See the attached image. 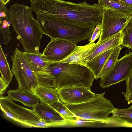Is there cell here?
Instances as JSON below:
<instances>
[{"label": "cell", "mask_w": 132, "mask_h": 132, "mask_svg": "<svg viewBox=\"0 0 132 132\" xmlns=\"http://www.w3.org/2000/svg\"><path fill=\"white\" fill-rule=\"evenodd\" d=\"M22 53L36 73L44 71L48 62L43 57L42 53L22 52Z\"/></svg>", "instance_id": "obj_18"}, {"label": "cell", "mask_w": 132, "mask_h": 132, "mask_svg": "<svg viewBox=\"0 0 132 132\" xmlns=\"http://www.w3.org/2000/svg\"><path fill=\"white\" fill-rule=\"evenodd\" d=\"M11 71L18 84V89L32 92L39 85L35 71L32 68L22 52L16 48L11 56Z\"/></svg>", "instance_id": "obj_7"}, {"label": "cell", "mask_w": 132, "mask_h": 132, "mask_svg": "<svg viewBox=\"0 0 132 132\" xmlns=\"http://www.w3.org/2000/svg\"><path fill=\"white\" fill-rule=\"evenodd\" d=\"M51 105L65 119L67 120L76 119V116L60 101L54 103Z\"/></svg>", "instance_id": "obj_25"}, {"label": "cell", "mask_w": 132, "mask_h": 132, "mask_svg": "<svg viewBox=\"0 0 132 132\" xmlns=\"http://www.w3.org/2000/svg\"><path fill=\"white\" fill-rule=\"evenodd\" d=\"M68 121V124L76 127L86 126H92L96 123H101L95 121L79 118H77L75 120Z\"/></svg>", "instance_id": "obj_27"}, {"label": "cell", "mask_w": 132, "mask_h": 132, "mask_svg": "<svg viewBox=\"0 0 132 132\" xmlns=\"http://www.w3.org/2000/svg\"><path fill=\"white\" fill-rule=\"evenodd\" d=\"M42 103L51 105L60 101L57 89L39 85L32 91Z\"/></svg>", "instance_id": "obj_16"}, {"label": "cell", "mask_w": 132, "mask_h": 132, "mask_svg": "<svg viewBox=\"0 0 132 132\" xmlns=\"http://www.w3.org/2000/svg\"><path fill=\"white\" fill-rule=\"evenodd\" d=\"M9 84L1 77H0V97L3 96Z\"/></svg>", "instance_id": "obj_29"}, {"label": "cell", "mask_w": 132, "mask_h": 132, "mask_svg": "<svg viewBox=\"0 0 132 132\" xmlns=\"http://www.w3.org/2000/svg\"><path fill=\"white\" fill-rule=\"evenodd\" d=\"M132 6V0H118Z\"/></svg>", "instance_id": "obj_30"}, {"label": "cell", "mask_w": 132, "mask_h": 132, "mask_svg": "<svg viewBox=\"0 0 132 132\" xmlns=\"http://www.w3.org/2000/svg\"><path fill=\"white\" fill-rule=\"evenodd\" d=\"M8 10L11 24L24 51L40 53L41 38L45 33L38 21L34 18L31 7L17 3Z\"/></svg>", "instance_id": "obj_3"}, {"label": "cell", "mask_w": 132, "mask_h": 132, "mask_svg": "<svg viewBox=\"0 0 132 132\" xmlns=\"http://www.w3.org/2000/svg\"><path fill=\"white\" fill-rule=\"evenodd\" d=\"M90 88L76 85L61 87L57 89L60 101L64 104H75L90 100L96 96Z\"/></svg>", "instance_id": "obj_10"}, {"label": "cell", "mask_w": 132, "mask_h": 132, "mask_svg": "<svg viewBox=\"0 0 132 132\" xmlns=\"http://www.w3.org/2000/svg\"><path fill=\"white\" fill-rule=\"evenodd\" d=\"M126 91L122 92L125 98V100L128 104L132 103V71L125 80ZM132 107V105L131 106Z\"/></svg>", "instance_id": "obj_26"}, {"label": "cell", "mask_w": 132, "mask_h": 132, "mask_svg": "<svg viewBox=\"0 0 132 132\" xmlns=\"http://www.w3.org/2000/svg\"><path fill=\"white\" fill-rule=\"evenodd\" d=\"M3 3L5 5L8 3L10 0H2Z\"/></svg>", "instance_id": "obj_31"}, {"label": "cell", "mask_w": 132, "mask_h": 132, "mask_svg": "<svg viewBox=\"0 0 132 132\" xmlns=\"http://www.w3.org/2000/svg\"><path fill=\"white\" fill-rule=\"evenodd\" d=\"M36 13L45 35L51 39L67 40L76 44L88 39L96 26L80 25L52 15Z\"/></svg>", "instance_id": "obj_4"}, {"label": "cell", "mask_w": 132, "mask_h": 132, "mask_svg": "<svg viewBox=\"0 0 132 132\" xmlns=\"http://www.w3.org/2000/svg\"><path fill=\"white\" fill-rule=\"evenodd\" d=\"M101 31V25L100 24L96 25V27L92 33L90 37L88 39L89 43L94 42L99 38Z\"/></svg>", "instance_id": "obj_28"}, {"label": "cell", "mask_w": 132, "mask_h": 132, "mask_svg": "<svg viewBox=\"0 0 132 132\" xmlns=\"http://www.w3.org/2000/svg\"><path fill=\"white\" fill-rule=\"evenodd\" d=\"M8 96L13 100L20 102L26 107L33 108L39 103V99L32 92L18 89L7 91Z\"/></svg>", "instance_id": "obj_14"}, {"label": "cell", "mask_w": 132, "mask_h": 132, "mask_svg": "<svg viewBox=\"0 0 132 132\" xmlns=\"http://www.w3.org/2000/svg\"><path fill=\"white\" fill-rule=\"evenodd\" d=\"M98 3L104 8L114 10L126 14H132V6L118 0H98Z\"/></svg>", "instance_id": "obj_20"}, {"label": "cell", "mask_w": 132, "mask_h": 132, "mask_svg": "<svg viewBox=\"0 0 132 132\" xmlns=\"http://www.w3.org/2000/svg\"><path fill=\"white\" fill-rule=\"evenodd\" d=\"M132 71V52L129 51L118 59L114 66L105 76L101 78L100 86L103 88L125 80Z\"/></svg>", "instance_id": "obj_9"}, {"label": "cell", "mask_w": 132, "mask_h": 132, "mask_svg": "<svg viewBox=\"0 0 132 132\" xmlns=\"http://www.w3.org/2000/svg\"><path fill=\"white\" fill-rule=\"evenodd\" d=\"M121 37V46L132 50V18L122 31Z\"/></svg>", "instance_id": "obj_24"}, {"label": "cell", "mask_w": 132, "mask_h": 132, "mask_svg": "<svg viewBox=\"0 0 132 132\" xmlns=\"http://www.w3.org/2000/svg\"><path fill=\"white\" fill-rule=\"evenodd\" d=\"M36 74L39 85L56 89L71 85L90 88L95 79L85 65L59 62H48L44 71Z\"/></svg>", "instance_id": "obj_2"}, {"label": "cell", "mask_w": 132, "mask_h": 132, "mask_svg": "<svg viewBox=\"0 0 132 132\" xmlns=\"http://www.w3.org/2000/svg\"><path fill=\"white\" fill-rule=\"evenodd\" d=\"M10 24L9 10L2 0H0V29L3 36V43L5 45H7L11 39Z\"/></svg>", "instance_id": "obj_17"}, {"label": "cell", "mask_w": 132, "mask_h": 132, "mask_svg": "<svg viewBox=\"0 0 132 132\" xmlns=\"http://www.w3.org/2000/svg\"><path fill=\"white\" fill-rule=\"evenodd\" d=\"M32 108L40 118L50 127L68 124V120L64 119L50 105L41 102Z\"/></svg>", "instance_id": "obj_12"}, {"label": "cell", "mask_w": 132, "mask_h": 132, "mask_svg": "<svg viewBox=\"0 0 132 132\" xmlns=\"http://www.w3.org/2000/svg\"><path fill=\"white\" fill-rule=\"evenodd\" d=\"M112 115L118 118L121 121L122 127H132V107L124 109L116 108Z\"/></svg>", "instance_id": "obj_21"}, {"label": "cell", "mask_w": 132, "mask_h": 132, "mask_svg": "<svg viewBox=\"0 0 132 132\" xmlns=\"http://www.w3.org/2000/svg\"><path fill=\"white\" fill-rule=\"evenodd\" d=\"M115 48L109 50L97 55L87 62L84 65L93 73L95 79L97 80L98 79V76L102 69Z\"/></svg>", "instance_id": "obj_15"}, {"label": "cell", "mask_w": 132, "mask_h": 132, "mask_svg": "<svg viewBox=\"0 0 132 132\" xmlns=\"http://www.w3.org/2000/svg\"><path fill=\"white\" fill-rule=\"evenodd\" d=\"M121 31L114 36L96 45L81 58L79 64L85 65L88 61L97 55L110 49L120 46L121 42Z\"/></svg>", "instance_id": "obj_13"}, {"label": "cell", "mask_w": 132, "mask_h": 132, "mask_svg": "<svg viewBox=\"0 0 132 132\" xmlns=\"http://www.w3.org/2000/svg\"><path fill=\"white\" fill-rule=\"evenodd\" d=\"M0 71L2 77L8 84L12 81L13 74L1 45L0 46Z\"/></svg>", "instance_id": "obj_23"}, {"label": "cell", "mask_w": 132, "mask_h": 132, "mask_svg": "<svg viewBox=\"0 0 132 132\" xmlns=\"http://www.w3.org/2000/svg\"><path fill=\"white\" fill-rule=\"evenodd\" d=\"M35 13L52 15L72 23L84 25H101L104 8L98 3L85 1L76 3L63 0H30Z\"/></svg>", "instance_id": "obj_1"}, {"label": "cell", "mask_w": 132, "mask_h": 132, "mask_svg": "<svg viewBox=\"0 0 132 132\" xmlns=\"http://www.w3.org/2000/svg\"><path fill=\"white\" fill-rule=\"evenodd\" d=\"M76 46V44L69 41L52 39L44 50L42 55L48 62L60 61L70 54Z\"/></svg>", "instance_id": "obj_11"}, {"label": "cell", "mask_w": 132, "mask_h": 132, "mask_svg": "<svg viewBox=\"0 0 132 132\" xmlns=\"http://www.w3.org/2000/svg\"><path fill=\"white\" fill-rule=\"evenodd\" d=\"M0 109L4 115L27 127H50L40 118L34 110L20 106L8 96L0 97Z\"/></svg>", "instance_id": "obj_6"}, {"label": "cell", "mask_w": 132, "mask_h": 132, "mask_svg": "<svg viewBox=\"0 0 132 132\" xmlns=\"http://www.w3.org/2000/svg\"><path fill=\"white\" fill-rule=\"evenodd\" d=\"M105 93L96 94L94 98L82 103L64 104L77 118L101 124H113V117L109 116L116 108L110 100L104 97Z\"/></svg>", "instance_id": "obj_5"}, {"label": "cell", "mask_w": 132, "mask_h": 132, "mask_svg": "<svg viewBox=\"0 0 132 132\" xmlns=\"http://www.w3.org/2000/svg\"><path fill=\"white\" fill-rule=\"evenodd\" d=\"M132 18V14L104 8L101 33L96 44H98L121 31Z\"/></svg>", "instance_id": "obj_8"}, {"label": "cell", "mask_w": 132, "mask_h": 132, "mask_svg": "<svg viewBox=\"0 0 132 132\" xmlns=\"http://www.w3.org/2000/svg\"><path fill=\"white\" fill-rule=\"evenodd\" d=\"M120 46L115 48L102 69L98 76V79L105 76L113 67L118 60L120 51L122 48Z\"/></svg>", "instance_id": "obj_22"}, {"label": "cell", "mask_w": 132, "mask_h": 132, "mask_svg": "<svg viewBox=\"0 0 132 132\" xmlns=\"http://www.w3.org/2000/svg\"><path fill=\"white\" fill-rule=\"evenodd\" d=\"M96 43H88L82 46H76L71 53L64 59L59 62L62 63L78 64L82 57L87 54L96 45Z\"/></svg>", "instance_id": "obj_19"}]
</instances>
